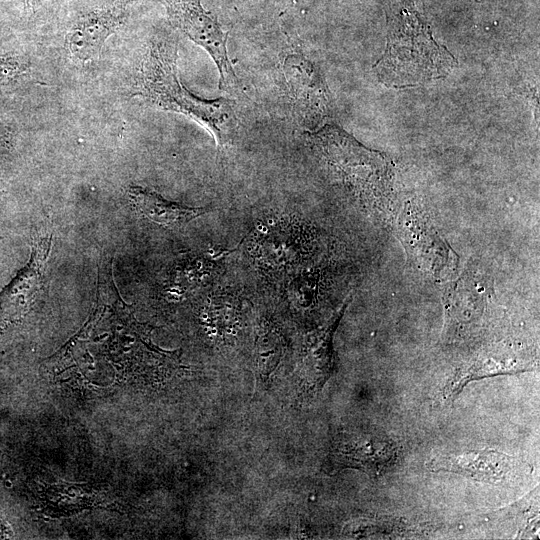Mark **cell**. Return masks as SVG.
<instances>
[{
    "label": "cell",
    "instance_id": "cell-15",
    "mask_svg": "<svg viewBox=\"0 0 540 540\" xmlns=\"http://www.w3.org/2000/svg\"><path fill=\"white\" fill-rule=\"evenodd\" d=\"M285 351L284 339L269 320L261 319L256 327L253 367L256 385L264 387L279 366Z\"/></svg>",
    "mask_w": 540,
    "mask_h": 540
},
{
    "label": "cell",
    "instance_id": "cell-18",
    "mask_svg": "<svg viewBox=\"0 0 540 540\" xmlns=\"http://www.w3.org/2000/svg\"><path fill=\"white\" fill-rule=\"evenodd\" d=\"M15 143L13 127L0 116V153L9 154Z\"/></svg>",
    "mask_w": 540,
    "mask_h": 540
},
{
    "label": "cell",
    "instance_id": "cell-4",
    "mask_svg": "<svg viewBox=\"0 0 540 540\" xmlns=\"http://www.w3.org/2000/svg\"><path fill=\"white\" fill-rule=\"evenodd\" d=\"M392 224L409 261L419 271L438 282L457 276L459 256L417 204L406 202L397 207Z\"/></svg>",
    "mask_w": 540,
    "mask_h": 540
},
{
    "label": "cell",
    "instance_id": "cell-10",
    "mask_svg": "<svg viewBox=\"0 0 540 540\" xmlns=\"http://www.w3.org/2000/svg\"><path fill=\"white\" fill-rule=\"evenodd\" d=\"M52 235L32 240L29 261L0 291V329L19 322L43 291L44 275L51 251Z\"/></svg>",
    "mask_w": 540,
    "mask_h": 540
},
{
    "label": "cell",
    "instance_id": "cell-17",
    "mask_svg": "<svg viewBox=\"0 0 540 540\" xmlns=\"http://www.w3.org/2000/svg\"><path fill=\"white\" fill-rule=\"evenodd\" d=\"M27 58L14 53L0 54V85L9 84L29 70Z\"/></svg>",
    "mask_w": 540,
    "mask_h": 540
},
{
    "label": "cell",
    "instance_id": "cell-11",
    "mask_svg": "<svg viewBox=\"0 0 540 540\" xmlns=\"http://www.w3.org/2000/svg\"><path fill=\"white\" fill-rule=\"evenodd\" d=\"M283 75L299 120L316 129L331 112L326 83L314 64L302 54H290L283 61Z\"/></svg>",
    "mask_w": 540,
    "mask_h": 540
},
{
    "label": "cell",
    "instance_id": "cell-3",
    "mask_svg": "<svg viewBox=\"0 0 540 540\" xmlns=\"http://www.w3.org/2000/svg\"><path fill=\"white\" fill-rule=\"evenodd\" d=\"M309 138L329 166L377 218L393 220L397 210L390 160L335 125L311 131Z\"/></svg>",
    "mask_w": 540,
    "mask_h": 540
},
{
    "label": "cell",
    "instance_id": "cell-7",
    "mask_svg": "<svg viewBox=\"0 0 540 540\" xmlns=\"http://www.w3.org/2000/svg\"><path fill=\"white\" fill-rule=\"evenodd\" d=\"M491 286L480 272L466 271L450 281L443 297L445 323L442 336L447 342L465 339L484 318Z\"/></svg>",
    "mask_w": 540,
    "mask_h": 540
},
{
    "label": "cell",
    "instance_id": "cell-2",
    "mask_svg": "<svg viewBox=\"0 0 540 540\" xmlns=\"http://www.w3.org/2000/svg\"><path fill=\"white\" fill-rule=\"evenodd\" d=\"M388 22L386 48L374 66L384 85L416 86L445 77L457 66L453 55L433 39L411 2L403 1Z\"/></svg>",
    "mask_w": 540,
    "mask_h": 540
},
{
    "label": "cell",
    "instance_id": "cell-13",
    "mask_svg": "<svg viewBox=\"0 0 540 540\" xmlns=\"http://www.w3.org/2000/svg\"><path fill=\"white\" fill-rule=\"evenodd\" d=\"M126 16L124 3H114L82 15L66 36L70 55L81 62L98 59L107 39L123 26Z\"/></svg>",
    "mask_w": 540,
    "mask_h": 540
},
{
    "label": "cell",
    "instance_id": "cell-19",
    "mask_svg": "<svg viewBox=\"0 0 540 540\" xmlns=\"http://www.w3.org/2000/svg\"><path fill=\"white\" fill-rule=\"evenodd\" d=\"M33 0H24L25 5H30Z\"/></svg>",
    "mask_w": 540,
    "mask_h": 540
},
{
    "label": "cell",
    "instance_id": "cell-1",
    "mask_svg": "<svg viewBox=\"0 0 540 540\" xmlns=\"http://www.w3.org/2000/svg\"><path fill=\"white\" fill-rule=\"evenodd\" d=\"M177 44L170 40L151 43L143 57L137 95L149 104L183 114L203 125L215 138L218 149L231 140L237 126L234 102L226 98L204 99L180 81Z\"/></svg>",
    "mask_w": 540,
    "mask_h": 540
},
{
    "label": "cell",
    "instance_id": "cell-14",
    "mask_svg": "<svg viewBox=\"0 0 540 540\" xmlns=\"http://www.w3.org/2000/svg\"><path fill=\"white\" fill-rule=\"evenodd\" d=\"M127 195L141 216L167 228H181L209 211L207 207H189L170 201L142 186H130Z\"/></svg>",
    "mask_w": 540,
    "mask_h": 540
},
{
    "label": "cell",
    "instance_id": "cell-6",
    "mask_svg": "<svg viewBox=\"0 0 540 540\" xmlns=\"http://www.w3.org/2000/svg\"><path fill=\"white\" fill-rule=\"evenodd\" d=\"M399 457V446L383 433L345 431L338 434L333 441L325 466L329 472L349 468L378 477L390 470Z\"/></svg>",
    "mask_w": 540,
    "mask_h": 540
},
{
    "label": "cell",
    "instance_id": "cell-9",
    "mask_svg": "<svg viewBox=\"0 0 540 540\" xmlns=\"http://www.w3.org/2000/svg\"><path fill=\"white\" fill-rule=\"evenodd\" d=\"M537 364L535 353L519 344L501 342L487 346L455 371L442 390L443 398L453 400L471 381L531 371Z\"/></svg>",
    "mask_w": 540,
    "mask_h": 540
},
{
    "label": "cell",
    "instance_id": "cell-5",
    "mask_svg": "<svg viewBox=\"0 0 540 540\" xmlns=\"http://www.w3.org/2000/svg\"><path fill=\"white\" fill-rule=\"evenodd\" d=\"M164 3L173 24L202 47L216 64L220 89L235 87L238 80L227 53L228 32L216 17L202 7L200 0H164Z\"/></svg>",
    "mask_w": 540,
    "mask_h": 540
},
{
    "label": "cell",
    "instance_id": "cell-16",
    "mask_svg": "<svg viewBox=\"0 0 540 540\" xmlns=\"http://www.w3.org/2000/svg\"><path fill=\"white\" fill-rule=\"evenodd\" d=\"M401 528L400 523L389 520H358L348 523L344 534L353 538L393 535Z\"/></svg>",
    "mask_w": 540,
    "mask_h": 540
},
{
    "label": "cell",
    "instance_id": "cell-12",
    "mask_svg": "<svg viewBox=\"0 0 540 540\" xmlns=\"http://www.w3.org/2000/svg\"><path fill=\"white\" fill-rule=\"evenodd\" d=\"M349 299L320 327L304 335L298 359V384L303 394L311 396L321 390L334 372L333 337L345 313Z\"/></svg>",
    "mask_w": 540,
    "mask_h": 540
},
{
    "label": "cell",
    "instance_id": "cell-8",
    "mask_svg": "<svg viewBox=\"0 0 540 540\" xmlns=\"http://www.w3.org/2000/svg\"><path fill=\"white\" fill-rule=\"evenodd\" d=\"M426 467L433 472H452L494 485L517 480L532 471L521 458L493 449L439 454L427 461Z\"/></svg>",
    "mask_w": 540,
    "mask_h": 540
}]
</instances>
